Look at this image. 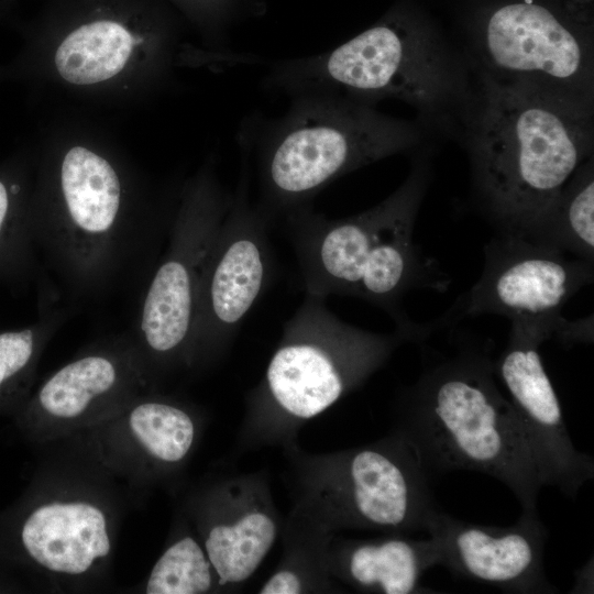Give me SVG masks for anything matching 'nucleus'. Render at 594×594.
Returning a JSON list of instances; mask_svg holds the SVG:
<instances>
[{
	"instance_id": "f257e3e1",
	"label": "nucleus",
	"mask_w": 594,
	"mask_h": 594,
	"mask_svg": "<svg viewBox=\"0 0 594 594\" xmlns=\"http://www.w3.org/2000/svg\"><path fill=\"white\" fill-rule=\"evenodd\" d=\"M52 195L30 205L41 277H52L68 308L122 293L141 294L163 251L175 211L131 205L118 168L72 146L58 163Z\"/></svg>"
},
{
	"instance_id": "f03ea898",
	"label": "nucleus",
	"mask_w": 594,
	"mask_h": 594,
	"mask_svg": "<svg viewBox=\"0 0 594 594\" xmlns=\"http://www.w3.org/2000/svg\"><path fill=\"white\" fill-rule=\"evenodd\" d=\"M473 74L458 140L475 201L497 233L522 235L593 156V110Z\"/></svg>"
},
{
	"instance_id": "7ed1b4c3",
	"label": "nucleus",
	"mask_w": 594,
	"mask_h": 594,
	"mask_svg": "<svg viewBox=\"0 0 594 594\" xmlns=\"http://www.w3.org/2000/svg\"><path fill=\"white\" fill-rule=\"evenodd\" d=\"M402 185L376 206L329 219L309 206L283 218L305 294L354 297L384 310L410 342L435 328L416 323L403 309L417 288L446 290L450 279L415 243L416 220L431 182L430 147L414 153Z\"/></svg>"
},
{
	"instance_id": "20e7f679",
	"label": "nucleus",
	"mask_w": 594,
	"mask_h": 594,
	"mask_svg": "<svg viewBox=\"0 0 594 594\" xmlns=\"http://www.w3.org/2000/svg\"><path fill=\"white\" fill-rule=\"evenodd\" d=\"M473 68L451 44L405 4L331 51L270 63L263 82L271 94L344 96L376 106L409 105L429 135L458 139L473 88Z\"/></svg>"
},
{
	"instance_id": "39448f33",
	"label": "nucleus",
	"mask_w": 594,
	"mask_h": 594,
	"mask_svg": "<svg viewBox=\"0 0 594 594\" xmlns=\"http://www.w3.org/2000/svg\"><path fill=\"white\" fill-rule=\"evenodd\" d=\"M393 429L413 443L430 479L480 472L506 485L521 512H537L541 474L484 348L462 341L427 365L397 395Z\"/></svg>"
},
{
	"instance_id": "423d86ee",
	"label": "nucleus",
	"mask_w": 594,
	"mask_h": 594,
	"mask_svg": "<svg viewBox=\"0 0 594 594\" xmlns=\"http://www.w3.org/2000/svg\"><path fill=\"white\" fill-rule=\"evenodd\" d=\"M289 99L283 116L251 114L237 134L240 153L255 157V205L272 223L312 206L338 178L396 154L415 153L430 136L416 120L384 114L344 96Z\"/></svg>"
},
{
	"instance_id": "0eeeda50",
	"label": "nucleus",
	"mask_w": 594,
	"mask_h": 594,
	"mask_svg": "<svg viewBox=\"0 0 594 594\" xmlns=\"http://www.w3.org/2000/svg\"><path fill=\"white\" fill-rule=\"evenodd\" d=\"M410 342L398 329L378 333L331 312L326 298L305 294L260 382L245 395L234 452L285 449L301 428L362 387L395 350Z\"/></svg>"
},
{
	"instance_id": "6e6552de",
	"label": "nucleus",
	"mask_w": 594,
	"mask_h": 594,
	"mask_svg": "<svg viewBox=\"0 0 594 594\" xmlns=\"http://www.w3.org/2000/svg\"><path fill=\"white\" fill-rule=\"evenodd\" d=\"M283 454L293 504L333 534L425 531L438 507L418 451L395 429L359 447L311 453L295 443Z\"/></svg>"
},
{
	"instance_id": "1a4fd4ad",
	"label": "nucleus",
	"mask_w": 594,
	"mask_h": 594,
	"mask_svg": "<svg viewBox=\"0 0 594 594\" xmlns=\"http://www.w3.org/2000/svg\"><path fill=\"white\" fill-rule=\"evenodd\" d=\"M473 70L594 110L590 18L546 0H504L482 11L462 47Z\"/></svg>"
},
{
	"instance_id": "9d476101",
	"label": "nucleus",
	"mask_w": 594,
	"mask_h": 594,
	"mask_svg": "<svg viewBox=\"0 0 594 594\" xmlns=\"http://www.w3.org/2000/svg\"><path fill=\"white\" fill-rule=\"evenodd\" d=\"M231 199L209 167L188 183L138 297L129 333L158 388L170 376L189 372L200 276Z\"/></svg>"
},
{
	"instance_id": "9b49d317",
	"label": "nucleus",
	"mask_w": 594,
	"mask_h": 594,
	"mask_svg": "<svg viewBox=\"0 0 594 594\" xmlns=\"http://www.w3.org/2000/svg\"><path fill=\"white\" fill-rule=\"evenodd\" d=\"M272 224L250 200V162L241 155L237 188L200 276L189 373L208 371L227 356L271 286L276 274Z\"/></svg>"
},
{
	"instance_id": "f8f14e48",
	"label": "nucleus",
	"mask_w": 594,
	"mask_h": 594,
	"mask_svg": "<svg viewBox=\"0 0 594 594\" xmlns=\"http://www.w3.org/2000/svg\"><path fill=\"white\" fill-rule=\"evenodd\" d=\"M594 263L514 234L497 233L484 246L477 282L436 319L449 328L468 316L493 314L510 321L546 323L563 343L592 342V316L569 321L561 310L594 278Z\"/></svg>"
},
{
	"instance_id": "ddd939ff",
	"label": "nucleus",
	"mask_w": 594,
	"mask_h": 594,
	"mask_svg": "<svg viewBox=\"0 0 594 594\" xmlns=\"http://www.w3.org/2000/svg\"><path fill=\"white\" fill-rule=\"evenodd\" d=\"M155 385L129 331L103 338L51 374L16 411L31 438L94 427Z\"/></svg>"
},
{
	"instance_id": "4468645a",
	"label": "nucleus",
	"mask_w": 594,
	"mask_h": 594,
	"mask_svg": "<svg viewBox=\"0 0 594 594\" xmlns=\"http://www.w3.org/2000/svg\"><path fill=\"white\" fill-rule=\"evenodd\" d=\"M183 512L199 537L226 593L256 573L280 536L266 470L220 474L196 488Z\"/></svg>"
},
{
	"instance_id": "2eb2a0df",
	"label": "nucleus",
	"mask_w": 594,
	"mask_h": 594,
	"mask_svg": "<svg viewBox=\"0 0 594 594\" xmlns=\"http://www.w3.org/2000/svg\"><path fill=\"white\" fill-rule=\"evenodd\" d=\"M506 348L494 360V370L509 395L537 461L543 486L557 487L574 498L594 477V460L579 451L568 432L556 389L539 348L557 337L553 327L510 321Z\"/></svg>"
},
{
	"instance_id": "dca6fc26",
	"label": "nucleus",
	"mask_w": 594,
	"mask_h": 594,
	"mask_svg": "<svg viewBox=\"0 0 594 594\" xmlns=\"http://www.w3.org/2000/svg\"><path fill=\"white\" fill-rule=\"evenodd\" d=\"M425 531L435 541L440 565L455 576L519 594L558 593L543 569L548 531L538 510L521 512L512 526L461 520L437 507Z\"/></svg>"
},
{
	"instance_id": "f3484780",
	"label": "nucleus",
	"mask_w": 594,
	"mask_h": 594,
	"mask_svg": "<svg viewBox=\"0 0 594 594\" xmlns=\"http://www.w3.org/2000/svg\"><path fill=\"white\" fill-rule=\"evenodd\" d=\"M204 428L205 417L197 407L160 391H150L85 431L103 464L163 482L183 472Z\"/></svg>"
},
{
	"instance_id": "a211bd4d",
	"label": "nucleus",
	"mask_w": 594,
	"mask_h": 594,
	"mask_svg": "<svg viewBox=\"0 0 594 594\" xmlns=\"http://www.w3.org/2000/svg\"><path fill=\"white\" fill-rule=\"evenodd\" d=\"M15 541L38 571L64 581H82L106 568L113 549V520L99 498L56 492L32 503L16 524Z\"/></svg>"
},
{
	"instance_id": "6ab92c4d",
	"label": "nucleus",
	"mask_w": 594,
	"mask_h": 594,
	"mask_svg": "<svg viewBox=\"0 0 594 594\" xmlns=\"http://www.w3.org/2000/svg\"><path fill=\"white\" fill-rule=\"evenodd\" d=\"M331 576L346 590L374 594L435 593L420 584L427 570L440 565L435 541L404 534L348 539L334 534L327 553Z\"/></svg>"
},
{
	"instance_id": "aec40b11",
	"label": "nucleus",
	"mask_w": 594,
	"mask_h": 594,
	"mask_svg": "<svg viewBox=\"0 0 594 594\" xmlns=\"http://www.w3.org/2000/svg\"><path fill=\"white\" fill-rule=\"evenodd\" d=\"M123 1H98L64 36L55 53L58 74L75 85L106 81L127 65L136 44L131 22L147 11V7L122 8Z\"/></svg>"
},
{
	"instance_id": "412c9836",
	"label": "nucleus",
	"mask_w": 594,
	"mask_h": 594,
	"mask_svg": "<svg viewBox=\"0 0 594 594\" xmlns=\"http://www.w3.org/2000/svg\"><path fill=\"white\" fill-rule=\"evenodd\" d=\"M334 534L293 504L283 519L282 558L260 594H332L348 592L330 574L327 562L329 542Z\"/></svg>"
},
{
	"instance_id": "4be33fe9",
	"label": "nucleus",
	"mask_w": 594,
	"mask_h": 594,
	"mask_svg": "<svg viewBox=\"0 0 594 594\" xmlns=\"http://www.w3.org/2000/svg\"><path fill=\"white\" fill-rule=\"evenodd\" d=\"M40 288L37 319L20 329L0 330V414H16L26 402L46 344L73 312L65 305L55 306L57 298Z\"/></svg>"
},
{
	"instance_id": "5701e85b",
	"label": "nucleus",
	"mask_w": 594,
	"mask_h": 594,
	"mask_svg": "<svg viewBox=\"0 0 594 594\" xmlns=\"http://www.w3.org/2000/svg\"><path fill=\"white\" fill-rule=\"evenodd\" d=\"M520 237L594 263V160L584 161Z\"/></svg>"
},
{
	"instance_id": "b1692460",
	"label": "nucleus",
	"mask_w": 594,
	"mask_h": 594,
	"mask_svg": "<svg viewBox=\"0 0 594 594\" xmlns=\"http://www.w3.org/2000/svg\"><path fill=\"white\" fill-rule=\"evenodd\" d=\"M146 594L226 593L188 517L183 512L142 587Z\"/></svg>"
},
{
	"instance_id": "393cba45",
	"label": "nucleus",
	"mask_w": 594,
	"mask_h": 594,
	"mask_svg": "<svg viewBox=\"0 0 594 594\" xmlns=\"http://www.w3.org/2000/svg\"><path fill=\"white\" fill-rule=\"evenodd\" d=\"M40 276L23 186L15 178L0 176V282L22 286Z\"/></svg>"
},
{
	"instance_id": "a878e982",
	"label": "nucleus",
	"mask_w": 594,
	"mask_h": 594,
	"mask_svg": "<svg viewBox=\"0 0 594 594\" xmlns=\"http://www.w3.org/2000/svg\"><path fill=\"white\" fill-rule=\"evenodd\" d=\"M218 45L224 48L230 30L264 13L262 0H172Z\"/></svg>"
}]
</instances>
